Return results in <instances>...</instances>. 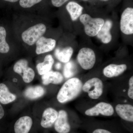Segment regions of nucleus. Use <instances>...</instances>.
Instances as JSON below:
<instances>
[{
    "instance_id": "6",
    "label": "nucleus",
    "mask_w": 133,
    "mask_h": 133,
    "mask_svg": "<svg viewBox=\"0 0 133 133\" xmlns=\"http://www.w3.org/2000/svg\"><path fill=\"white\" fill-rule=\"evenodd\" d=\"M13 69L15 72L22 76L25 83H30L35 78V71L32 68L29 67L28 62L26 59H22L17 61Z\"/></svg>"
},
{
    "instance_id": "14",
    "label": "nucleus",
    "mask_w": 133,
    "mask_h": 133,
    "mask_svg": "<svg viewBox=\"0 0 133 133\" xmlns=\"http://www.w3.org/2000/svg\"><path fill=\"white\" fill-rule=\"evenodd\" d=\"M127 65L125 64H109L103 70V74L107 77L111 78L121 75L127 70Z\"/></svg>"
},
{
    "instance_id": "4",
    "label": "nucleus",
    "mask_w": 133,
    "mask_h": 133,
    "mask_svg": "<svg viewBox=\"0 0 133 133\" xmlns=\"http://www.w3.org/2000/svg\"><path fill=\"white\" fill-rule=\"evenodd\" d=\"M82 90L88 93L89 97L97 99L100 97L103 91V84L100 79L94 77L90 79L83 85Z\"/></svg>"
},
{
    "instance_id": "9",
    "label": "nucleus",
    "mask_w": 133,
    "mask_h": 133,
    "mask_svg": "<svg viewBox=\"0 0 133 133\" xmlns=\"http://www.w3.org/2000/svg\"><path fill=\"white\" fill-rule=\"evenodd\" d=\"M54 124L55 130L58 133H69L70 131L68 114L64 110H60L58 112L57 118Z\"/></svg>"
},
{
    "instance_id": "26",
    "label": "nucleus",
    "mask_w": 133,
    "mask_h": 133,
    "mask_svg": "<svg viewBox=\"0 0 133 133\" xmlns=\"http://www.w3.org/2000/svg\"><path fill=\"white\" fill-rule=\"evenodd\" d=\"M52 5L56 7H59L69 0H51Z\"/></svg>"
},
{
    "instance_id": "3",
    "label": "nucleus",
    "mask_w": 133,
    "mask_h": 133,
    "mask_svg": "<svg viewBox=\"0 0 133 133\" xmlns=\"http://www.w3.org/2000/svg\"><path fill=\"white\" fill-rule=\"evenodd\" d=\"M46 31L45 24L42 23L35 24L23 32L21 36L22 40L28 45H34L38 39L43 36Z\"/></svg>"
},
{
    "instance_id": "23",
    "label": "nucleus",
    "mask_w": 133,
    "mask_h": 133,
    "mask_svg": "<svg viewBox=\"0 0 133 133\" xmlns=\"http://www.w3.org/2000/svg\"><path fill=\"white\" fill-rule=\"evenodd\" d=\"M42 0H20L19 4L22 7L30 8L36 4L41 2Z\"/></svg>"
},
{
    "instance_id": "12",
    "label": "nucleus",
    "mask_w": 133,
    "mask_h": 133,
    "mask_svg": "<svg viewBox=\"0 0 133 133\" xmlns=\"http://www.w3.org/2000/svg\"><path fill=\"white\" fill-rule=\"evenodd\" d=\"M33 125L32 119L29 116H24L18 119L15 123V133H29Z\"/></svg>"
},
{
    "instance_id": "13",
    "label": "nucleus",
    "mask_w": 133,
    "mask_h": 133,
    "mask_svg": "<svg viewBox=\"0 0 133 133\" xmlns=\"http://www.w3.org/2000/svg\"><path fill=\"white\" fill-rule=\"evenodd\" d=\"M116 113L121 118L125 121L133 122V107L128 104H118L115 107Z\"/></svg>"
},
{
    "instance_id": "11",
    "label": "nucleus",
    "mask_w": 133,
    "mask_h": 133,
    "mask_svg": "<svg viewBox=\"0 0 133 133\" xmlns=\"http://www.w3.org/2000/svg\"><path fill=\"white\" fill-rule=\"evenodd\" d=\"M58 112L52 108H49L44 110L42 117L41 125L44 128L51 127L57 118Z\"/></svg>"
},
{
    "instance_id": "7",
    "label": "nucleus",
    "mask_w": 133,
    "mask_h": 133,
    "mask_svg": "<svg viewBox=\"0 0 133 133\" xmlns=\"http://www.w3.org/2000/svg\"><path fill=\"white\" fill-rule=\"evenodd\" d=\"M114 112V109L111 105L105 102L98 103L93 107L87 109L85 112L86 115L88 116H112Z\"/></svg>"
},
{
    "instance_id": "27",
    "label": "nucleus",
    "mask_w": 133,
    "mask_h": 133,
    "mask_svg": "<svg viewBox=\"0 0 133 133\" xmlns=\"http://www.w3.org/2000/svg\"><path fill=\"white\" fill-rule=\"evenodd\" d=\"M92 133H112L106 129H97L94 130Z\"/></svg>"
},
{
    "instance_id": "29",
    "label": "nucleus",
    "mask_w": 133,
    "mask_h": 133,
    "mask_svg": "<svg viewBox=\"0 0 133 133\" xmlns=\"http://www.w3.org/2000/svg\"><path fill=\"white\" fill-rule=\"evenodd\" d=\"M56 66V69H58V70H59V69H60V68H61L62 65H61V64L60 63H58L56 64V66Z\"/></svg>"
},
{
    "instance_id": "28",
    "label": "nucleus",
    "mask_w": 133,
    "mask_h": 133,
    "mask_svg": "<svg viewBox=\"0 0 133 133\" xmlns=\"http://www.w3.org/2000/svg\"><path fill=\"white\" fill-rule=\"evenodd\" d=\"M5 115V110L3 107L2 104L0 103V121L4 118Z\"/></svg>"
},
{
    "instance_id": "16",
    "label": "nucleus",
    "mask_w": 133,
    "mask_h": 133,
    "mask_svg": "<svg viewBox=\"0 0 133 133\" xmlns=\"http://www.w3.org/2000/svg\"><path fill=\"white\" fill-rule=\"evenodd\" d=\"M42 79L43 84L44 85H48L50 84H58L63 81V77L58 72L50 71L42 75Z\"/></svg>"
},
{
    "instance_id": "5",
    "label": "nucleus",
    "mask_w": 133,
    "mask_h": 133,
    "mask_svg": "<svg viewBox=\"0 0 133 133\" xmlns=\"http://www.w3.org/2000/svg\"><path fill=\"white\" fill-rule=\"evenodd\" d=\"M79 65L84 70L92 69L96 62V56L93 50L89 48H82L79 51L77 57Z\"/></svg>"
},
{
    "instance_id": "18",
    "label": "nucleus",
    "mask_w": 133,
    "mask_h": 133,
    "mask_svg": "<svg viewBox=\"0 0 133 133\" xmlns=\"http://www.w3.org/2000/svg\"><path fill=\"white\" fill-rule=\"evenodd\" d=\"M54 63V59L52 55H48L45 56L43 62L37 65L36 69L38 74L42 76L48 73L51 71Z\"/></svg>"
},
{
    "instance_id": "31",
    "label": "nucleus",
    "mask_w": 133,
    "mask_h": 133,
    "mask_svg": "<svg viewBox=\"0 0 133 133\" xmlns=\"http://www.w3.org/2000/svg\"><path fill=\"white\" fill-rule=\"evenodd\" d=\"M83 1H86V0H83ZM103 1H107V0H103Z\"/></svg>"
},
{
    "instance_id": "8",
    "label": "nucleus",
    "mask_w": 133,
    "mask_h": 133,
    "mask_svg": "<svg viewBox=\"0 0 133 133\" xmlns=\"http://www.w3.org/2000/svg\"><path fill=\"white\" fill-rule=\"evenodd\" d=\"M120 29L125 35L133 33V9L128 8L122 13L120 21Z\"/></svg>"
},
{
    "instance_id": "15",
    "label": "nucleus",
    "mask_w": 133,
    "mask_h": 133,
    "mask_svg": "<svg viewBox=\"0 0 133 133\" xmlns=\"http://www.w3.org/2000/svg\"><path fill=\"white\" fill-rule=\"evenodd\" d=\"M112 25V22L107 20L97 35V37L103 43L108 44L112 40L111 34L110 32Z\"/></svg>"
},
{
    "instance_id": "25",
    "label": "nucleus",
    "mask_w": 133,
    "mask_h": 133,
    "mask_svg": "<svg viewBox=\"0 0 133 133\" xmlns=\"http://www.w3.org/2000/svg\"><path fill=\"white\" fill-rule=\"evenodd\" d=\"M129 88L128 91V95L129 97L131 99H133V77L132 76L129 79Z\"/></svg>"
},
{
    "instance_id": "1",
    "label": "nucleus",
    "mask_w": 133,
    "mask_h": 133,
    "mask_svg": "<svg viewBox=\"0 0 133 133\" xmlns=\"http://www.w3.org/2000/svg\"><path fill=\"white\" fill-rule=\"evenodd\" d=\"M83 83L77 78L69 79L63 84L57 95V99L61 103H65L76 98L82 90Z\"/></svg>"
},
{
    "instance_id": "17",
    "label": "nucleus",
    "mask_w": 133,
    "mask_h": 133,
    "mask_svg": "<svg viewBox=\"0 0 133 133\" xmlns=\"http://www.w3.org/2000/svg\"><path fill=\"white\" fill-rule=\"evenodd\" d=\"M16 99V95L10 92L7 86L4 83H0V103L1 104H8Z\"/></svg>"
},
{
    "instance_id": "19",
    "label": "nucleus",
    "mask_w": 133,
    "mask_h": 133,
    "mask_svg": "<svg viewBox=\"0 0 133 133\" xmlns=\"http://www.w3.org/2000/svg\"><path fill=\"white\" fill-rule=\"evenodd\" d=\"M73 52V49L71 47H67L63 49L58 48L55 50V55L59 62L67 63L70 61Z\"/></svg>"
},
{
    "instance_id": "30",
    "label": "nucleus",
    "mask_w": 133,
    "mask_h": 133,
    "mask_svg": "<svg viewBox=\"0 0 133 133\" xmlns=\"http://www.w3.org/2000/svg\"><path fill=\"white\" fill-rule=\"evenodd\" d=\"M3 1H5L11 3H14L18 1L19 0H3Z\"/></svg>"
},
{
    "instance_id": "21",
    "label": "nucleus",
    "mask_w": 133,
    "mask_h": 133,
    "mask_svg": "<svg viewBox=\"0 0 133 133\" xmlns=\"http://www.w3.org/2000/svg\"><path fill=\"white\" fill-rule=\"evenodd\" d=\"M66 8L72 21H76L82 14L83 8L74 2H70L66 5Z\"/></svg>"
},
{
    "instance_id": "20",
    "label": "nucleus",
    "mask_w": 133,
    "mask_h": 133,
    "mask_svg": "<svg viewBox=\"0 0 133 133\" xmlns=\"http://www.w3.org/2000/svg\"><path fill=\"white\" fill-rule=\"evenodd\" d=\"M45 92L44 88L41 86L30 87L24 91V95L29 99H35L42 97Z\"/></svg>"
},
{
    "instance_id": "24",
    "label": "nucleus",
    "mask_w": 133,
    "mask_h": 133,
    "mask_svg": "<svg viewBox=\"0 0 133 133\" xmlns=\"http://www.w3.org/2000/svg\"><path fill=\"white\" fill-rule=\"evenodd\" d=\"M72 65L71 62H68L65 65L64 70V75L66 78L70 77L72 76V72L71 71V68Z\"/></svg>"
},
{
    "instance_id": "10",
    "label": "nucleus",
    "mask_w": 133,
    "mask_h": 133,
    "mask_svg": "<svg viewBox=\"0 0 133 133\" xmlns=\"http://www.w3.org/2000/svg\"><path fill=\"white\" fill-rule=\"evenodd\" d=\"M36 52L37 55L50 52L54 49L56 41L51 38L42 36L36 43Z\"/></svg>"
},
{
    "instance_id": "22",
    "label": "nucleus",
    "mask_w": 133,
    "mask_h": 133,
    "mask_svg": "<svg viewBox=\"0 0 133 133\" xmlns=\"http://www.w3.org/2000/svg\"><path fill=\"white\" fill-rule=\"evenodd\" d=\"M7 32L5 27L0 25V53L9 52L10 46L6 41Z\"/></svg>"
},
{
    "instance_id": "2",
    "label": "nucleus",
    "mask_w": 133,
    "mask_h": 133,
    "mask_svg": "<svg viewBox=\"0 0 133 133\" xmlns=\"http://www.w3.org/2000/svg\"><path fill=\"white\" fill-rule=\"evenodd\" d=\"M79 19L84 25L86 34L90 37L97 36L105 22L102 18H92L87 14L81 15Z\"/></svg>"
}]
</instances>
